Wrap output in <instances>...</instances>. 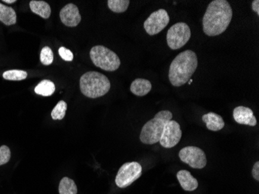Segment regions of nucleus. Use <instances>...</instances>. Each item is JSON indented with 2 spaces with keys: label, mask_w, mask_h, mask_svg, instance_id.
Here are the masks:
<instances>
[{
  "label": "nucleus",
  "mask_w": 259,
  "mask_h": 194,
  "mask_svg": "<svg viewBox=\"0 0 259 194\" xmlns=\"http://www.w3.org/2000/svg\"><path fill=\"white\" fill-rule=\"evenodd\" d=\"M232 17L233 10L228 1L213 0L203 16V32L209 37L221 34L229 27Z\"/></svg>",
  "instance_id": "1"
},
{
  "label": "nucleus",
  "mask_w": 259,
  "mask_h": 194,
  "mask_svg": "<svg viewBox=\"0 0 259 194\" xmlns=\"http://www.w3.org/2000/svg\"><path fill=\"white\" fill-rule=\"evenodd\" d=\"M198 66L197 55L193 51L187 50L179 54L173 60L168 71L170 83L180 87L191 80Z\"/></svg>",
  "instance_id": "2"
},
{
  "label": "nucleus",
  "mask_w": 259,
  "mask_h": 194,
  "mask_svg": "<svg viewBox=\"0 0 259 194\" xmlns=\"http://www.w3.org/2000/svg\"><path fill=\"white\" fill-rule=\"evenodd\" d=\"M111 84L106 75L98 71H88L80 78V90L84 96L96 99L110 91Z\"/></svg>",
  "instance_id": "3"
},
{
  "label": "nucleus",
  "mask_w": 259,
  "mask_h": 194,
  "mask_svg": "<svg viewBox=\"0 0 259 194\" xmlns=\"http://www.w3.org/2000/svg\"><path fill=\"white\" fill-rule=\"evenodd\" d=\"M172 113L169 110H161L155 114V118L144 125L140 135L141 142L146 144H154L159 142L164 126L171 121Z\"/></svg>",
  "instance_id": "4"
},
{
  "label": "nucleus",
  "mask_w": 259,
  "mask_h": 194,
  "mask_svg": "<svg viewBox=\"0 0 259 194\" xmlns=\"http://www.w3.org/2000/svg\"><path fill=\"white\" fill-rule=\"evenodd\" d=\"M90 55L93 63L104 71H116L121 64L118 55L102 45L92 48Z\"/></svg>",
  "instance_id": "5"
},
{
  "label": "nucleus",
  "mask_w": 259,
  "mask_h": 194,
  "mask_svg": "<svg viewBox=\"0 0 259 194\" xmlns=\"http://www.w3.org/2000/svg\"><path fill=\"white\" fill-rule=\"evenodd\" d=\"M191 37L190 27L180 22L170 27L167 33V44L171 50H178L186 45Z\"/></svg>",
  "instance_id": "6"
},
{
  "label": "nucleus",
  "mask_w": 259,
  "mask_h": 194,
  "mask_svg": "<svg viewBox=\"0 0 259 194\" xmlns=\"http://www.w3.org/2000/svg\"><path fill=\"white\" fill-rule=\"evenodd\" d=\"M142 175V167L137 162L124 163L119 169L116 176V186L126 188L139 179Z\"/></svg>",
  "instance_id": "7"
},
{
  "label": "nucleus",
  "mask_w": 259,
  "mask_h": 194,
  "mask_svg": "<svg viewBox=\"0 0 259 194\" xmlns=\"http://www.w3.org/2000/svg\"><path fill=\"white\" fill-rule=\"evenodd\" d=\"M179 156L182 162L193 169H203L207 163L204 151L196 146L185 147L180 150Z\"/></svg>",
  "instance_id": "8"
},
{
  "label": "nucleus",
  "mask_w": 259,
  "mask_h": 194,
  "mask_svg": "<svg viewBox=\"0 0 259 194\" xmlns=\"http://www.w3.org/2000/svg\"><path fill=\"white\" fill-rule=\"evenodd\" d=\"M168 12L164 9H160L154 12L144 23V27L147 33L153 36L164 30L169 23Z\"/></svg>",
  "instance_id": "9"
},
{
  "label": "nucleus",
  "mask_w": 259,
  "mask_h": 194,
  "mask_svg": "<svg viewBox=\"0 0 259 194\" xmlns=\"http://www.w3.org/2000/svg\"><path fill=\"white\" fill-rule=\"evenodd\" d=\"M181 138L182 131L180 124L176 121H170L164 126L159 142L164 148H171L178 144Z\"/></svg>",
  "instance_id": "10"
},
{
  "label": "nucleus",
  "mask_w": 259,
  "mask_h": 194,
  "mask_svg": "<svg viewBox=\"0 0 259 194\" xmlns=\"http://www.w3.org/2000/svg\"><path fill=\"white\" fill-rule=\"evenodd\" d=\"M62 23L69 27H75L79 24L81 17L78 7L73 4H67L60 12Z\"/></svg>",
  "instance_id": "11"
},
{
  "label": "nucleus",
  "mask_w": 259,
  "mask_h": 194,
  "mask_svg": "<svg viewBox=\"0 0 259 194\" xmlns=\"http://www.w3.org/2000/svg\"><path fill=\"white\" fill-rule=\"evenodd\" d=\"M234 121L240 125L254 127L257 125V120L254 117L252 110L245 106H238L234 108L233 112Z\"/></svg>",
  "instance_id": "12"
},
{
  "label": "nucleus",
  "mask_w": 259,
  "mask_h": 194,
  "mask_svg": "<svg viewBox=\"0 0 259 194\" xmlns=\"http://www.w3.org/2000/svg\"><path fill=\"white\" fill-rule=\"evenodd\" d=\"M177 179L181 185L182 188L186 191H193L197 189L199 183L197 179L192 176L187 170H180L177 173Z\"/></svg>",
  "instance_id": "13"
},
{
  "label": "nucleus",
  "mask_w": 259,
  "mask_h": 194,
  "mask_svg": "<svg viewBox=\"0 0 259 194\" xmlns=\"http://www.w3.org/2000/svg\"><path fill=\"white\" fill-rule=\"evenodd\" d=\"M203 122L206 124V128L212 131H221L225 127V121L222 117L215 113H209L204 114L202 118Z\"/></svg>",
  "instance_id": "14"
},
{
  "label": "nucleus",
  "mask_w": 259,
  "mask_h": 194,
  "mask_svg": "<svg viewBox=\"0 0 259 194\" xmlns=\"http://www.w3.org/2000/svg\"><path fill=\"white\" fill-rule=\"evenodd\" d=\"M152 88L151 82L145 79H137L131 85V91L135 96H145L150 93Z\"/></svg>",
  "instance_id": "15"
},
{
  "label": "nucleus",
  "mask_w": 259,
  "mask_h": 194,
  "mask_svg": "<svg viewBox=\"0 0 259 194\" xmlns=\"http://www.w3.org/2000/svg\"><path fill=\"white\" fill-rule=\"evenodd\" d=\"M30 8L33 14H37L44 19H49L52 14L50 5L45 1L32 0L30 2Z\"/></svg>",
  "instance_id": "16"
},
{
  "label": "nucleus",
  "mask_w": 259,
  "mask_h": 194,
  "mask_svg": "<svg viewBox=\"0 0 259 194\" xmlns=\"http://www.w3.org/2000/svg\"><path fill=\"white\" fill-rule=\"evenodd\" d=\"M0 21L5 25H14L17 23V14L12 7L0 3Z\"/></svg>",
  "instance_id": "17"
},
{
  "label": "nucleus",
  "mask_w": 259,
  "mask_h": 194,
  "mask_svg": "<svg viewBox=\"0 0 259 194\" xmlns=\"http://www.w3.org/2000/svg\"><path fill=\"white\" fill-rule=\"evenodd\" d=\"M35 93L43 96H50L55 93V86L53 82L45 80L40 82L37 87H35Z\"/></svg>",
  "instance_id": "18"
},
{
  "label": "nucleus",
  "mask_w": 259,
  "mask_h": 194,
  "mask_svg": "<svg viewBox=\"0 0 259 194\" xmlns=\"http://www.w3.org/2000/svg\"><path fill=\"white\" fill-rule=\"evenodd\" d=\"M58 190L60 194H77L78 192L75 182L68 177H64L61 180Z\"/></svg>",
  "instance_id": "19"
},
{
  "label": "nucleus",
  "mask_w": 259,
  "mask_h": 194,
  "mask_svg": "<svg viewBox=\"0 0 259 194\" xmlns=\"http://www.w3.org/2000/svg\"><path fill=\"white\" fill-rule=\"evenodd\" d=\"M129 0H108L107 4H108L109 9L111 11L117 14L120 13H124L127 10L130 5Z\"/></svg>",
  "instance_id": "20"
},
{
  "label": "nucleus",
  "mask_w": 259,
  "mask_h": 194,
  "mask_svg": "<svg viewBox=\"0 0 259 194\" xmlns=\"http://www.w3.org/2000/svg\"><path fill=\"white\" fill-rule=\"evenodd\" d=\"M3 77L10 81H21L27 78V73L23 70H9L3 74Z\"/></svg>",
  "instance_id": "21"
},
{
  "label": "nucleus",
  "mask_w": 259,
  "mask_h": 194,
  "mask_svg": "<svg viewBox=\"0 0 259 194\" xmlns=\"http://www.w3.org/2000/svg\"><path fill=\"white\" fill-rule=\"evenodd\" d=\"M67 110V103L63 100L58 102V104L55 106L52 112V119L62 120L65 118Z\"/></svg>",
  "instance_id": "22"
},
{
  "label": "nucleus",
  "mask_w": 259,
  "mask_h": 194,
  "mask_svg": "<svg viewBox=\"0 0 259 194\" xmlns=\"http://www.w3.org/2000/svg\"><path fill=\"white\" fill-rule=\"evenodd\" d=\"M40 62L43 65H52L54 61V54L49 47H45L41 50L40 55Z\"/></svg>",
  "instance_id": "23"
},
{
  "label": "nucleus",
  "mask_w": 259,
  "mask_h": 194,
  "mask_svg": "<svg viewBox=\"0 0 259 194\" xmlns=\"http://www.w3.org/2000/svg\"><path fill=\"white\" fill-rule=\"evenodd\" d=\"M11 158V151L7 145L0 147V166L7 164Z\"/></svg>",
  "instance_id": "24"
},
{
  "label": "nucleus",
  "mask_w": 259,
  "mask_h": 194,
  "mask_svg": "<svg viewBox=\"0 0 259 194\" xmlns=\"http://www.w3.org/2000/svg\"><path fill=\"white\" fill-rule=\"evenodd\" d=\"M58 53L60 55L61 58L62 59L67 61V62H72L74 58L73 54L71 51L68 50V48H65V47H61L58 50Z\"/></svg>",
  "instance_id": "25"
},
{
  "label": "nucleus",
  "mask_w": 259,
  "mask_h": 194,
  "mask_svg": "<svg viewBox=\"0 0 259 194\" xmlns=\"http://www.w3.org/2000/svg\"><path fill=\"white\" fill-rule=\"evenodd\" d=\"M252 176L256 180H259V163L256 162L252 169Z\"/></svg>",
  "instance_id": "26"
},
{
  "label": "nucleus",
  "mask_w": 259,
  "mask_h": 194,
  "mask_svg": "<svg viewBox=\"0 0 259 194\" xmlns=\"http://www.w3.org/2000/svg\"><path fill=\"white\" fill-rule=\"evenodd\" d=\"M252 7L253 11L255 12L256 14L257 15H259V1L258 0H254L252 2Z\"/></svg>",
  "instance_id": "27"
},
{
  "label": "nucleus",
  "mask_w": 259,
  "mask_h": 194,
  "mask_svg": "<svg viewBox=\"0 0 259 194\" xmlns=\"http://www.w3.org/2000/svg\"><path fill=\"white\" fill-rule=\"evenodd\" d=\"M3 2L7 3V4H14V3L17 2V1H16V0H4V1H3Z\"/></svg>",
  "instance_id": "28"
},
{
  "label": "nucleus",
  "mask_w": 259,
  "mask_h": 194,
  "mask_svg": "<svg viewBox=\"0 0 259 194\" xmlns=\"http://www.w3.org/2000/svg\"><path fill=\"white\" fill-rule=\"evenodd\" d=\"M192 82H193V80H189V81H188V83H189V84H191L192 83Z\"/></svg>",
  "instance_id": "29"
}]
</instances>
